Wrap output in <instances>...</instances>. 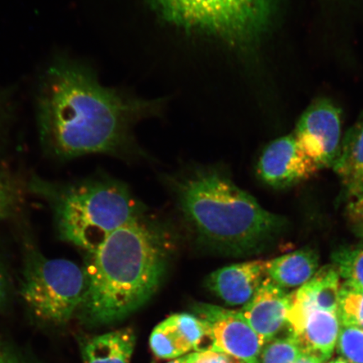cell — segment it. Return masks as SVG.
<instances>
[{
	"mask_svg": "<svg viewBox=\"0 0 363 363\" xmlns=\"http://www.w3.org/2000/svg\"><path fill=\"white\" fill-rule=\"evenodd\" d=\"M147 108L103 87L82 63L58 57L40 79V143L58 160L116 152L126 143L131 122Z\"/></svg>",
	"mask_w": 363,
	"mask_h": 363,
	"instance_id": "obj_1",
	"label": "cell"
},
{
	"mask_svg": "<svg viewBox=\"0 0 363 363\" xmlns=\"http://www.w3.org/2000/svg\"><path fill=\"white\" fill-rule=\"evenodd\" d=\"M164 249L156 231L140 219L116 230L89 254L79 311L95 324H111L133 314L162 283Z\"/></svg>",
	"mask_w": 363,
	"mask_h": 363,
	"instance_id": "obj_2",
	"label": "cell"
},
{
	"mask_svg": "<svg viewBox=\"0 0 363 363\" xmlns=\"http://www.w3.org/2000/svg\"><path fill=\"white\" fill-rule=\"evenodd\" d=\"M177 193L182 212L203 242L235 255L261 251L288 224L215 169L195 170L180 181Z\"/></svg>",
	"mask_w": 363,
	"mask_h": 363,
	"instance_id": "obj_3",
	"label": "cell"
},
{
	"mask_svg": "<svg viewBox=\"0 0 363 363\" xmlns=\"http://www.w3.org/2000/svg\"><path fill=\"white\" fill-rule=\"evenodd\" d=\"M31 191L52 212L59 238L89 254L118 229L140 219V208L123 185L104 179L54 183L33 177Z\"/></svg>",
	"mask_w": 363,
	"mask_h": 363,
	"instance_id": "obj_4",
	"label": "cell"
},
{
	"mask_svg": "<svg viewBox=\"0 0 363 363\" xmlns=\"http://www.w3.org/2000/svg\"><path fill=\"white\" fill-rule=\"evenodd\" d=\"M162 20L181 29L250 48L269 33L279 0H149Z\"/></svg>",
	"mask_w": 363,
	"mask_h": 363,
	"instance_id": "obj_5",
	"label": "cell"
},
{
	"mask_svg": "<svg viewBox=\"0 0 363 363\" xmlns=\"http://www.w3.org/2000/svg\"><path fill=\"white\" fill-rule=\"evenodd\" d=\"M24 256L20 288L23 301L39 320L67 323L84 301V267L70 260L48 258L33 245H27Z\"/></svg>",
	"mask_w": 363,
	"mask_h": 363,
	"instance_id": "obj_6",
	"label": "cell"
},
{
	"mask_svg": "<svg viewBox=\"0 0 363 363\" xmlns=\"http://www.w3.org/2000/svg\"><path fill=\"white\" fill-rule=\"evenodd\" d=\"M294 135L320 169L333 167L342 140V111L330 99H316L299 118Z\"/></svg>",
	"mask_w": 363,
	"mask_h": 363,
	"instance_id": "obj_7",
	"label": "cell"
},
{
	"mask_svg": "<svg viewBox=\"0 0 363 363\" xmlns=\"http://www.w3.org/2000/svg\"><path fill=\"white\" fill-rule=\"evenodd\" d=\"M194 311L210 330L211 351L230 354L245 363H261L265 344L242 312L203 303L195 305Z\"/></svg>",
	"mask_w": 363,
	"mask_h": 363,
	"instance_id": "obj_8",
	"label": "cell"
},
{
	"mask_svg": "<svg viewBox=\"0 0 363 363\" xmlns=\"http://www.w3.org/2000/svg\"><path fill=\"white\" fill-rule=\"evenodd\" d=\"M320 170L307 155L294 134L274 140L263 151L257 174L275 189L291 188L314 177Z\"/></svg>",
	"mask_w": 363,
	"mask_h": 363,
	"instance_id": "obj_9",
	"label": "cell"
},
{
	"mask_svg": "<svg viewBox=\"0 0 363 363\" xmlns=\"http://www.w3.org/2000/svg\"><path fill=\"white\" fill-rule=\"evenodd\" d=\"M288 330L303 352L318 354L329 360L333 356L340 329L337 314L316 310L294 301L288 312Z\"/></svg>",
	"mask_w": 363,
	"mask_h": 363,
	"instance_id": "obj_10",
	"label": "cell"
},
{
	"mask_svg": "<svg viewBox=\"0 0 363 363\" xmlns=\"http://www.w3.org/2000/svg\"><path fill=\"white\" fill-rule=\"evenodd\" d=\"M292 293L266 277L255 294L242 308V315L264 344L278 337L288 328Z\"/></svg>",
	"mask_w": 363,
	"mask_h": 363,
	"instance_id": "obj_11",
	"label": "cell"
},
{
	"mask_svg": "<svg viewBox=\"0 0 363 363\" xmlns=\"http://www.w3.org/2000/svg\"><path fill=\"white\" fill-rule=\"evenodd\" d=\"M264 261L237 263L208 275V289L230 306H245L266 279Z\"/></svg>",
	"mask_w": 363,
	"mask_h": 363,
	"instance_id": "obj_12",
	"label": "cell"
},
{
	"mask_svg": "<svg viewBox=\"0 0 363 363\" xmlns=\"http://www.w3.org/2000/svg\"><path fill=\"white\" fill-rule=\"evenodd\" d=\"M320 269L315 249L305 247L265 262L266 276L284 289L301 288Z\"/></svg>",
	"mask_w": 363,
	"mask_h": 363,
	"instance_id": "obj_13",
	"label": "cell"
},
{
	"mask_svg": "<svg viewBox=\"0 0 363 363\" xmlns=\"http://www.w3.org/2000/svg\"><path fill=\"white\" fill-rule=\"evenodd\" d=\"M333 169L349 199L363 193V116L343 136Z\"/></svg>",
	"mask_w": 363,
	"mask_h": 363,
	"instance_id": "obj_14",
	"label": "cell"
},
{
	"mask_svg": "<svg viewBox=\"0 0 363 363\" xmlns=\"http://www.w3.org/2000/svg\"><path fill=\"white\" fill-rule=\"evenodd\" d=\"M340 276L333 264L320 267L308 282L292 293L293 298L316 310L337 314Z\"/></svg>",
	"mask_w": 363,
	"mask_h": 363,
	"instance_id": "obj_15",
	"label": "cell"
},
{
	"mask_svg": "<svg viewBox=\"0 0 363 363\" xmlns=\"http://www.w3.org/2000/svg\"><path fill=\"white\" fill-rule=\"evenodd\" d=\"M135 345L134 331L128 328L97 335L85 343L84 362L130 363Z\"/></svg>",
	"mask_w": 363,
	"mask_h": 363,
	"instance_id": "obj_16",
	"label": "cell"
},
{
	"mask_svg": "<svg viewBox=\"0 0 363 363\" xmlns=\"http://www.w3.org/2000/svg\"><path fill=\"white\" fill-rule=\"evenodd\" d=\"M150 347L157 357L167 360L176 359L194 351L176 314L167 318L154 328L150 337Z\"/></svg>",
	"mask_w": 363,
	"mask_h": 363,
	"instance_id": "obj_17",
	"label": "cell"
},
{
	"mask_svg": "<svg viewBox=\"0 0 363 363\" xmlns=\"http://www.w3.org/2000/svg\"><path fill=\"white\" fill-rule=\"evenodd\" d=\"M337 315L340 325L363 330V288L348 281L342 283Z\"/></svg>",
	"mask_w": 363,
	"mask_h": 363,
	"instance_id": "obj_18",
	"label": "cell"
},
{
	"mask_svg": "<svg viewBox=\"0 0 363 363\" xmlns=\"http://www.w3.org/2000/svg\"><path fill=\"white\" fill-rule=\"evenodd\" d=\"M331 264L337 269L340 279L363 288V242L342 246L331 254Z\"/></svg>",
	"mask_w": 363,
	"mask_h": 363,
	"instance_id": "obj_19",
	"label": "cell"
},
{
	"mask_svg": "<svg viewBox=\"0 0 363 363\" xmlns=\"http://www.w3.org/2000/svg\"><path fill=\"white\" fill-rule=\"evenodd\" d=\"M303 352L296 338L289 333L286 337H276L264 345L261 363H294Z\"/></svg>",
	"mask_w": 363,
	"mask_h": 363,
	"instance_id": "obj_20",
	"label": "cell"
},
{
	"mask_svg": "<svg viewBox=\"0 0 363 363\" xmlns=\"http://www.w3.org/2000/svg\"><path fill=\"white\" fill-rule=\"evenodd\" d=\"M337 353L347 363H363V330L340 325Z\"/></svg>",
	"mask_w": 363,
	"mask_h": 363,
	"instance_id": "obj_21",
	"label": "cell"
},
{
	"mask_svg": "<svg viewBox=\"0 0 363 363\" xmlns=\"http://www.w3.org/2000/svg\"><path fill=\"white\" fill-rule=\"evenodd\" d=\"M21 199V190L7 172L0 171V222L15 212Z\"/></svg>",
	"mask_w": 363,
	"mask_h": 363,
	"instance_id": "obj_22",
	"label": "cell"
},
{
	"mask_svg": "<svg viewBox=\"0 0 363 363\" xmlns=\"http://www.w3.org/2000/svg\"><path fill=\"white\" fill-rule=\"evenodd\" d=\"M346 217L353 234L363 240V193L350 199L346 207Z\"/></svg>",
	"mask_w": 363,
	"mask_h": 363,
	"instance_id": "obj_23",
	"label": "cell"
},
{
	"mask_svg": "<svg viewBox=\"0 0 363 363\" xmlns=\"http://www.w3.org/2000/svg\"><path fill=\"white\" fill-rule=\"evenodd\" d=\"M193 363H245L238 358L225 352L206 351L197 352Z\"/></svg>",
	"mask_w": 363,
	"mask_h": 363,
	"instance_id": "obj_24",
	"label": "cell"
},
{
	"mask_svg": "<svg viewBox=\"0 0 363 363\" xmlns=\"http://www.w3.org/2000/svg\"><path fill=\"white\" fill-rule=\"evenodd\" d=\"M11 111V93L6 89L0 91V133L6 125Z\"/></svg>",
	"mask_w": 363,
	"mask_h": 363,
	"instance_id": "obj_25",
	"label": "cell"
},
{
	"mask_svg": "<svg viewBox=\"0 0 363 363\" xmlns=\"http://www.w3.org/2000/svg\"><path fill=\"white\" fill-rule=\"evenodd\" d=\"M328 360L325 357L318 355V354L303 352L301 356L294 363H325Z\"/></svg>",
	"mask_w": 363,
	"mask_h": 363,
	"instance_id": "obj_26",
	"label": "cell"
},
{
	"mask_svg": "<svg viewBox=\"0 0 363 363\" xmlns=\"http://www.w3.org/2000/svg\"><path fill=\"white\" fill-rule=\"evenodd\" d=\"M7 294V277L6 272L4 271V267L0 263V306L6 299Z\"/></svg>",
	"mask_w": 363,
	"mask_h": 363,
	"instance_id": "obj_27",
	"label": "cell"
},
{
	"mask_svg": "<svg viewBox=\"0 0 363 363\" xmlns=\"http://www.w3.org/2000/svg\"><path fill=\"white\" fill-rule=\"evenodd\" d=\"M197 357V352L189 353L187 355L176 358L167 363H193Z\"/></svg>",
	"mask_w": 363,
	"mask_h": 363,
	"instance_id": "obj_28",
	"label": "cell"
},
{
	"mask_svg": "<svg viewBox=\"0 0 363 363\" xmlns=\"http://www.w3.org/2000/svg\"><path fill=\"white\" fill-rule=\"evenodd\" d=\"M0 363H21L19 361L16 359L15 357L9 355V354L0 352Z\"/></svg>",
	"mask_w": 363,
	"mask_h": 363,
	"instance_id": "obj_29",
	"label": "cell"
},
{
	"mask_svg": "<svg viewBox=\"0 0 363 363\" xmlns=\"http://www.w3.org/2000/svg\"><path fill=\"white\" fill-rule=\"evenodd\" d=\"M328 363H347L346 361H345L344 359H342V358H337V359H335L333 361H331Z\"/></svg>",
	"mask_w": 363,
	"mask_h": 363,
	"instance_id": "obj_30",
	"label": "cell"
},
{
	"mask_svg": "<svg viewBox=\"0 0 363 363\" xmlns=\"http://www.w3.org/2000/svg\"><path fill=\"white\" fill-rule=\"evenodd\" d=\"M362 242H363V240H362Z\"/></svg>",
	"mask_w": 363,
	"mask_h": 363,
	"instance_id": "obj_31",
	"label": "cell"
}]
</instances>
